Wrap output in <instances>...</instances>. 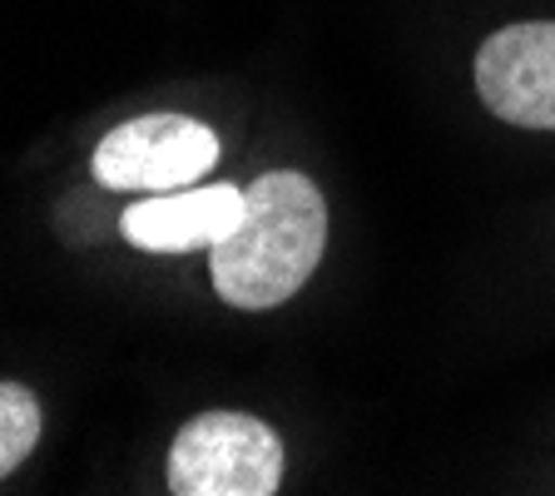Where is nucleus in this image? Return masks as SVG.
<instances>
[{
  "label": "nucleus",
  "mask_w": 555,
  "mask_h": 496,
  "mask_svg": "<svg viewBox=\"0 0 555 496\" xmlns=\"http://www.w3.org/2000/svg\"><path fill=\"white\" fill-rule=\"evenodd\" d=\"M278 482L283 447L248 412H198L169 447L173 496H273Z\"/></svg>",
  "instance_id": "2"
},
{
  "label": "nucleus",
  "mask_w": 555,
  "mask_h": 496,
  "mask_svg": "<svg viewBox=\"0 0 555 496\" xmlns=\"http://www.w3.org/2000/svg\"><path fill=\"white\" fill-rule=\"evenodd\" d=\"M238 219H243V189L189 185L125 208L119 233L134 249H150V254H189V249H214Z\"/></svg>",
  "instance_id": "5"
},
{
  "label": "nucleus",
  "mask_w": 555,
  "mask_h": 496,
  "mask_svg": "<svg viewBox=\"0 0 555 496\" xmlns=\"http://www.w3.org/2000/svg\"><path fill=\"white\" fill-rule=\"evenodd\" d=\"M35 437H40V403H35V393H25L21 382H0V476H11L30 457Z\"/></svg>",
  "instance_id": "6"
},
{
  "label": "nucleus",
  "mask_w": 555,
  "mask_h": 496,
  "mask_svg": "<svg viewBox=\"0 0 555 496\" xmlns=\"http://www.w3.org/2000/svg\"><path fill=\"white\" fill-rule=\"evenodd\" d=\"M219 164V135L184 115H144L109 129L94 150V179L104 189L169 194L198 185Z\"/></svg>",
  "instance_id": "3"
},
{
  "label": "nucleus",
  "mask_w": 555,
  "mask_h": 496,
  "mask_svg": "<svg viewBox=\"0 0 555 496\" xmlns=\"http://www.w3.org/2000/svg\"><path fill=\"white\" fill-rule=\"evenodd\" d=\"M476 94L520 129H555V21L506 25L476 50Z\"/></svg>",
  "instance_id": "4"
},
{
  "label": "nucleus",
  "mask_w": 555,
  "mask_h": 496,
  "mask_svg": "<svg viewBox=\"0 0 555 496\" xmlns=\"http://www.w3.org/2000/svg\"><path fill=\"white\" fill-rule=\"evenodd\" d=\"M327 204L308 174L273 169L243 189V219L208 249L214 289L233 308H278L323 258Z\"/></svg>",
  "instance_id": "1"
}]
</instances>
